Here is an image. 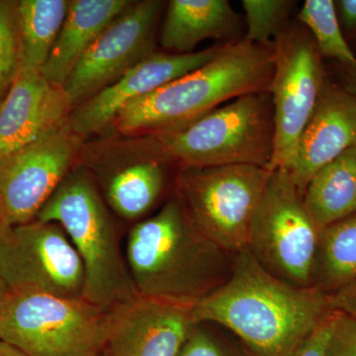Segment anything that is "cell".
<instances>
[{"mask_svg": "<svg viewBox=\"0 0 356 356\" xmlns=\"http://www.w3.org/2000/svg\"><path fill=\"white\" fill-rule=\"evenodd\" d=\"M331 312L329 294L276 277L247 248L234 254L228 280L191 314L196 325L227 327L257 356H296Z\"/></svg>", "mask_w": 356, "mask_h": 356, "instance_id": "1", "label": "cell"}, {"mask_svg": "<svg viewBox=\"0 0 356 356\" xmlns=\"http://www.w3.org/2000/svg\"><path fill=\"white\" fill-rule=\"evenodd\" d=\"M273 67V44H222L207 64L124 106L113 125L124 135L140 137L180 130L225 102L269 91Z\"/></svg>", "mask_w": 356, "mask_h": 356, "instance_id": "2", "label": "cell"}, {"mask_svg": "<svg viewBox=\"0 0 356 356\" xmlns=\"http://www.w3.org/2000/svg\"><path fill=\"white\" fill-rule=\"evenodd\" d=\"M129 271L140 296L193 307L224 284L233 259L201 235L177 197L128 236Z\"/></svg>", "mask_w": 356, "mask_h": 356, "instance_id": "3", "label": "cell"}, {"mask_svg": "<svg viewBox=\"0 0 356 356\" xmlns=\"http://www.w3.org/2000/svg\"><path fill=\"white\" fill-rule=\"evenodd\" d=\"M36 219L60 225L83 262V298L104 312L137 297L116 229L95 180L72 170Z\"/></svg>", "mask_w": 356, "mask_h": 356, "instance_id": "4", "label": "cell"}, {"mask_svg": "<svg viewBox=\"0 0 356 356\" xmlns=\"http://www.w3.org/2000/svg\"><path fill=\"white\" fill-rule=\"evenodd\" d=\"M146 137L159 161L178 168L247 165L269 170L274 151L270 92L241 96L184 129Z\"/></svg>", "mask_w": 356, "mask_h": 356, "instance_id": "5", "label": "cell"}, {"mask_svg": "<svg viewBox=\"0 0 356 356\" xmlns=\"http://www.w3.org/2000/svg\"><path fill=\"white\" fill-rule=\"evenodd\" d=\"M270 173L268 168L247 165L178 168L175 197L201 235L236 254L248 248Z\"/></svg>", "mask_w": 356, "mask_h": 356, "instance_id": "6", "label": "cell"}, {"mask_svg": "<svg viewBox=\"0 0 356 356\" xmlns=\"http://www.w3.org/2000/svg\"><path fill=\"white\" fill-rule=\"evenodd\" d=\"M107 313L83 298L8 291L0 304V339L29 356H97Z\"/></svg>", "mask_w": 356, "mask_h": 356, "instance_id": "7", "label": "cell"}, {"mask_svg": "<svg viewBox=\"0 0 356 356\" xmlns=\"http://www.w3.org/2000/svg\"><path fill=\"white\" fill-rule=\"evenodd\" d=\"M318 234L290 172L271 170L250 229L248 250L276 277L311 287Z\"/></svg>", "mask_w": 356, "mask_h": 356, "instance_id": "8", "label": "cell"}, {"mask_svg": "<svg viewBox=\"0 0 356 356\" xmlns=\"http://www.w3.org/2000/svg\"><path fill=\"white\" fill-rule=\"evenodd\" d=\"M273 43L269 92L273 106L274 151L269 170H289L324 86L325 70L317 46L303 26L289 23Z\"/></svg>", "mask_w": 356, "mask_h": 356, "instance_id": "9", "label": "cell"}, {"mask_svg": "<svg viewBox=\"0 0 356 356\" xmlns=\"http://www.w3.org/2000/svg\"><path fill=\"white\" fill-rule=\"evenodd\" d=\"M0 277L9 291L83 298V262L64 229L38 219L0 231Z\"/></svg>", "mask_w": 356, "mask_h": 356, "instance_id": "10", "label": "cell"}, {"mask_svg": "<svg viewBox=\"0 0 356 356\" xmlns=\"http://www.w3.org/2000/svg\"><path fill=\"white\" fill-rule=\"evenodd\" d=\"M83 139L67 121L0 161L3 225L15 226L36 219L72 172Z\"/></svg>", "mask_w": 356, "mask_h": 356, "instance_id": "11", "label": "cell"}, {"mask_svg": "<svg viewBox=\"0 0 356 356\" xmlns=\"http://www.w3.org/2000/svg\"><path fill=\"white\" fill-rule=\"evenodd\" d=\"M163 6L159 0L134 1L107 26L63 88L74 108L156 51V26Z\"/></svg>", "mask_w": 356, "mask_h": 356, "instance_id": "12", "label": "cell"}, {"mask_svg": "<svg viewBox=\"0 0 356 356\" xmlns=\"http://www.w3.org/2000/svg\"><path fill=\"white\" fill-rule=\"evenodd\" d=\"M192 307L138 295L107 312L106 356H179L195 327Z\"/></svg>", "mask_w": 356, "mask_h": 356, "instance_id": "13", "label": "cell"}, {"mask_svg": "<svg viewBox=\"0 0 356 356\" xmlns=\"http://www.w3.org/2000/svg\"><path fill=\"white\" fill-rule=\"evenodd\" d=\"M222 47L191 54L154 51L111 86L74 107L69 118L72 130L83 139L102 133L113 125L124 106L207 64Z\"/></svg>", "mask_w": 356, "mask_h": 356, "instance_id": "14", "label": "cell"}, {"mask_svg": "<svg viewBox=\"0 0 356 356\" xmlns=\"http://www.w3.org/2000/svg\"><path fill=\"white\" fill-rule=\"evenodd\" d=\"M74 104L39 70L21 65L0 102V161L69 121Z\"/></svg>", "mask_w": 356, "mask_h": 356, "instance_id": "15", "label": "cell"}, {"mask_svg": "<svg viewBox=\"0 0 356 356\" xmlns=\"http://www.w3.org/2000/svg\"><path fill=\"white\" fill-rule=\"evenodd\" d=\"M356 146V97L325 79L310 120L300 138L296 156L287 170L304 194L323 166Z\"/></svg>", "mask_w": 356, "mask_h": 356, "instance_id": "16", "label": "cell"}, {"mask_svg": "<svg viewBox=\"0 0 356 356\" xmlns=\"http://www.w3.org/2000/svg\"><path fill=\"white\" fill-rule=\"evenodd\" d=\"M133 1L72 0L67 17L41 74L47 81L64 88L72 70L107 26Z\"/></svg>", "mask_w": 356, "mask_h": 356, "instance_id": "17", "label": "cell"}, {"mask_svg": "<svg viewBox=\"0 0 356 356\" xmlns=\"http://www.w3.org/2000/svg\"><path fill=\"white\" fill-rule=\"evenodd\" d=\"M238 29V15L227 0H172L161 44L175 54H191L204 40H229Z\"/></svg>", "mask_w": 356, "mask_h": 356, "instance_id": "18", "label": "cell"}, {"mask_svg": "<svg viewBox=\"0 0 356 356\" xmlns=\"http://www.w3.org/2000/svg\"><path fill=\"white\" fill-rule=\"evenodd\" d=\"M143 140L144 156L110 166L105 181V198L110 207L128 220L146 214L165 187V163L154 158L146 137Z\"/></svg>", "mask_w": 356, "mask_h": 356, "instance_id": "19", "label": "cell"}, {"mask_svg": "<svg viewBox=\"0 0 356 356\" xmlns=\"http://www.w3.org/2000/svg\"><path fill=\"white\" fill-rule=\"evenodd\" d=\"M318 231L356 213V146L318 170L303 194Z\"/></svg>", "mask_w": 356, "mask_h": 356, "instance_id": "20", "label": "cell"}, {"mask_svg": "<svg viewBox=\"0 0 356 356\" xmlns=\"http://www.w3.org/2000/svg\"><path fill=\"white\" fill-rule=\"evenodd\" d=\"M356 280V213L318 234L313 286L332 294Z\"/></svg>", "mask_w": 356, "mask_h": 356, "instance_id": "21", "label": "cell"}, {"mask_svg": "<svg viewBox=\"0 0 356 356\" xmlns=\"http://www.w3.org/2000/svg\"><path fill=\"white\" fill-rule=\"evenodd\" d=\"M67 0H18L22 65L41 70L67 17Z\"/></svg>", "mask_w": 356, "mask_h": 356, "instance_id": "22", "label": "cell"}, {"mask_svg": "<svg viewBox=\"0 0 356 356\" xmlns=\"http://www.w3.org/2000/svg\"><path fill=\"white\" fill-rule=\"evenodd\" d=\"M310 33L321 57L337 60L344 69L356 65V57L344 36L332 0H307L297 15Z\"/></svg>", "mask_w": 356, "mask_h": 356, "instance_id": "23", "label": "cell"}, {"mask_svg": "<svg viewBox=\"0 0 356 356\" xmlns=\"http://www.w3.org/2000/svg\"><path fill=\"white\" fill-rule=\"evenodd\" d=\"M296 2L292 0H243L247 34L245 41L270 46L289 25V18Z\"/></svg>", "mask_w": 356, "mask_h": 356, "instance_id": "24", "label": "cell"}, {"mask_svg": "<svg viewBox=\"0 0 356 356\" xmlns=\"http://www.w3.org/2000/svg\"><path fill=\"white\" fill-rule=\"evenodd\" d=\"M22 65L17 1L0 0V100L8 92Z\"/></svg>", "mask_w": 356, "mask_h": 356, "instance_id": "25", "label": "cell"}, {"mask_svg": "<svg viewBox=\"0 0 356 356\" xmlns=\"http://www.w3.org/2000/svg\"><path fill=\"white\" fill-rule=\"evenodd\" d=\"M327 356H356V318L334 311Z\"/></svg>", "mask_w": 356, "mask_h": 356, "instance_id": "26", "label": "cell"}, {"mask_svg": "<svg viewBox=\"0 0 356 356\" xmlns=\"http://www.w3.org/2000/svg\"><path fill=\"white\" fill-rule=\"evenodd\" d=\"M179 356H232L228 350L218 343L208 332L193 327Z\"/></svg>", "mask_w": 356, "mask_h": 356, "instance_id": "27", "label": "cell"}, {"mask_svg": "<svg viewBox=\"0 0 356 356\" xmlns=\"http://www.w3.org/2000/svg\"><path fill=\"white\" fill-rule=\"evenodd\" d=\"M334 318V311H332L309 337L296 356H327Z\"/></svg>", "mask_w": 356, "mask_h": 356, "instance_id": "28", "label": "cell"}, {"mask_svg": "<svg viewBox=\"0 0 356 356\" xmlns=\"http://www.w3.org/2000/svg\"><path fill=\"white\" fill-rule=\"evenodd\" d=\"M330 308L356 318V280L329 295Z\"/></svg>", "mask_w": 356, "mask_h": 356, "instance_id": "29", "label": "cell"}, {"mask_svg": "<svg viewBox=\"0 0 356 356\" xmlns=\"http://www.w3.org/2000/svg\"><path fill=\"white\" fill-rule=\"evenodd\" d=\"M334 6L344 36H356V0H337Z\"/></svg>", "mask_w": 356, "mask_h": 356, "instance_id": "30", "label": "cell"}, {"mask_svg": "<svg viewBox=\"0 0 356 356\" xmlns=\"http://www.w3.org/2000/svg\"><path fill=\"white\" fill-rule=\"evenodd\" d=\"M344 83L343 88L348 92L356 97V65L353 67H348L344 72Z\"/></svg>", "mask_w": 356, "mask_h": 356, "instance_id": "31", "label": "cell"}, {"mask_svg": "<svg viewBox=\"0 0 356 356\" xmlns=\"http://www.w3.org/2000/svg\"><path fill=\"white\" fill-rule=\"evenodd\" d=\"M0 356H29L13 344L0 339Z\"/></svg>", "mask_w": 356, "mask_h": 356, "instance_id": "32", "label": "cell"}, {"mask_svg": "<svg viewBox=\"0 0 356 356\" xmlns=\"http://www.w3.org/2000/svg\"><path fill=\"white\" fill-rule=\"evenodd\" d=\"M9 289L7 288L6 282H4L3 280L0 277V304L3 301V299L6 298L7 293H8Z\"/></svg>", "mask_w": 356, "mask_h": 356, "instance_id": "33", "label": "cell"}, {"mask_svg": "<svg viewBox=\"0 0 356 356\" xmlns=\"http://www.w3.org/2000/svg\"><path fill=\"white\" fill-rule=\"evenodd\" d=\"M2 226H3V216H2L1 207H0V231H1Z\"/></svg>", "mask_w": 356, "mask_h": 356, "instance_id": "34", "label": "cell"}, {"mask_svg": "<svg viewBox=\"0 0 356 356\" xmlns=\"http://www.w3.org/2000/svg\"><path fill=\"white\" fill-rule=\"evenodd\" d=\"M97 356H106L104 353H102V355H97Z\"/></svg>", "mask_w": 356, "mask_h": 356, "instance_id": "35", "label": "cell"}, {"mask_svg": "<svg viewBox=\"0 0 356 356\" xmlns=\"http://www.w3.org/2000/svg\"><path fill=\"white\" fill-rule=\"evenodd\" d=\"M0 102H1V100H0Z\"/></svg>", "mask_w": 356, "mask_h": 356, "instance_id": "36", "label": "cell"}]
</instances>
